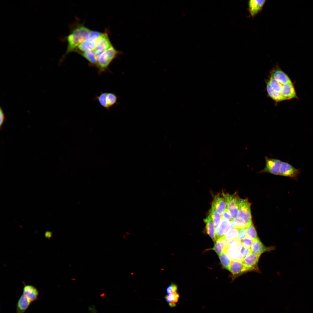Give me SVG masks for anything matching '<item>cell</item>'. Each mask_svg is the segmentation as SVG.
Instances as JSON below:
<instances>
[{
  "instance_id": "1",
  "label": "cell",
  "mask_w": 313,
  "mask_h": 313,
  "mask_svg": "<svg viewBox=\"0 0 313 313\" xmlns=\"http://www.w3.org/2000/svg\"><path fill=\"white\" fill-rule=\"evenodd\" d=\"M90 30L83 25H79L74 28L66 37L67 48L65 54L60 60L61 63L69 53L75 52L78 46L85 40V37Z\"/></svg>"
},
{
  "instance_id": "2",
  "label": "cell",
  "mask_w": 313,
  "mask_h": 313,
  "mask_svg": "<svg viewBox=\"0 0 313 313\" xmlns=\"http://www.w3.org/2000/svg\"><path fill=\"white\" fill-rule=\"evenodd\" d=\"M121 53L112 46L100 55L97 59L95 67L98 73L101 74L108 70L110 64Z\"/></svg>"
},
{
  "instance_id": "3",
  "label": "cell",
  "mask_w": 313,
  "mask_h": 313,
  "mask_svg": "<svg viewBox=\"0 0 313 313\" xmlns=\"http://www.w3.org/2000/svg\"><path fill=\"white\" fill-rule=\"evenodd\" d=\"M251 204L247 199L239 198L238 203V212L236 218L248 226L252 223L250 209Z\"/></svg>"
},
{
  "instance_id": "4",
  "label": "cell",
  "mask_w": 313,
  "mask_h": 313,
  "mask_svg": "<svg viewBox=\"0 0 313 313\" xmlns=\"http://www.w3.org/2000/svg\"><path fill=\"white\" fill-rule=\"evenodd\" d=\"M227 209L233 219L236 218L238 212V203L239 197L236 194H230L222 193Z\"/></svg>"
},
{
  "instance_id": "5",
  "label": "cell",
  "mask_w": 313,
  "mask_h": 313,
  "mask_svg": "<svg viewBox=\"0 0 313 313\" xmlns=\"http://www.w3.org/2000/svg\"><path fill=\"white\" fill-rule=\"evenodd\" d=\"M112 46L107 33H104V34L95 42L93 50L95 54L96 60L102 53Z\"/></svg>"
},
{
  "instance_id": "6",
  "label": "cell",
  "mask_w": 313,
  "mask_h": 313,
  "mask_svg": "<svg viewBox=\"0 0 313 313\" xmlns=\"http://www.w3.org/2000/svg\"><path fill=\"white\" fill-rule=\"evenodd\" d=\"M265 166L260 172H268L275 175H279L280 170L282 161L280 160L267 156L265 157Z\"/></svg>"
},
{
  "instance_id": "7",
  "label": "cell",
  "mask_w": 313,
  "mask_h": 313,
  "mask_svg": "<svg viewBox=\"0 0 313 313\" xmlns=\"http://www.w3.org/2000/svg\"><path fill=\"white\" fill-rule=\"evenodd\" d=\"M300 172V169L295 168L288 163L282 162L280 168L279 175L297 180Z\"/></svg>"
},
{
  "instance_id": "8",
  "label": "cell",
  "mask_w": 313,
  "mask_h": 313,
  "mask_svg": "<svg viewBox=\"0 0 313 313\" xmlns=\"http://www.w3.org/2000/svg\"><path fill=\"white\" fill-rule=\"evenodd\" d=\"M260 256L251 252L244 257L242 261L243 263L249 271L260 272L258 268V263Z\"/></svg>"
},
{
  "instance_id": "9",
  "label": "cell",
  "mask_w": 313,
  "mask_h": 313,
  "mask_svg": "<svg viewBox=\"0 0 313 313\" xmlns=\"http://www.w3.org/2000/svg\"><path fill=\"white\" fill-rule=\"evenodd\" d=\"M232 276V279L235 278L241 275L249 272L241 261L232 260L230 270Z\"/></svg>"
},
{
  "instance_id": "10",
  "label": "cell",
  "mask_w": 313,
  "mask_h": 313,
  "mask_svg": "<svg viewBox=\"0 0 313 313\" xmlns=\"http://www.w3.org/2000/svg\"><path fill=\"white\" fill-rule=\"evenodd\" d=\"M232 228L231 222L222 218L218 226L215 228L216 240L223 237L226 233Z\"/></svg>"
},
{
  "instance_id": "11",
  "label": "cell",
  "mask_w": 313,
  "mask_h": 313,
  "mask_svg": "<svg viewBox=\"0 0 313 313\" xmlns=\"http://www.w3.org/2000/svg\"><path fill=\"white\" fill-rule=\"evenodd\" d=\"M266 0H251L248 2V10L250 16L255 17L262 10Z\"/></svg>"
},
{
  "instance_id": "12",
  "label": "cell",
  "mask_w": 313,
  "mask_h": 313,
  "mask_svg": "<svg viewBox=\"0 0 313 313\" xmlns=\"http://www.w3.org/2000/svg\"><path fill=\"white\" fill-rule=\"evenodd\" d=\"M281 94L283 101L297 98L292 82L283 85L281 91Z\"/></svg>"
},
{
  "instance_id": "13",
  "label": "cell",
  "mask_w": 313,
  "mask_h": 313,
  "mask_svg": "<svg viewBox=\"0 0 313 313\" xmlns=\"http://www.w3.org/2000/svg\"><path fill=\"white\" fill-rule=\"evenodd\" d=\"M252 252L259 256L266 252H270L274 249V247H267L258 239L253 241L250 248Z\"/></svg>"
},
{
  "instance_id": "14",
  "label": "cell",
  "mask_w": 313,
  "mask_h": 313,
  "mask_svg": "<svg viewBox=\"0 0 313 313\" xmlns=\"http://www.w3.org/2000/svg\"><path fill=\"white\" fill-rule=\"evenodd\" d=\"M24 284L23 294L26 296L32 302L38 300L39 299V292L37 289L32 285Z\"/></svg>"
},
{
  "instance_id": "15",
  "label": "cell",
  "mask_w": 313,
  "mask_h": 313,
  "mask_svg": "<svg viewBox=\"0 0 313 313\" xmlns=\"http://www.w3.org/2000/svg\"><path fill=\"white\" fill-rule=\"evenodd\" d=\"M270 76L283 84L291 82L287 75L279 68L274 69L271 72Z\"/></svg>"
},
{
  "instance_id": "16",
  "label": "cell",
  "mask_w": 313,
  "mask_h": 313,
  "mask_svg": "<svg viewBox=\"0 0 313 313\" xmlns=\"http://www.w3.org/2000/svg\"><path fill=\"white\" fill-rule=\"evenodd\" d=\"M32 303L26 296L22 294L16 303V313H24Z\"/></svg>"
},
{
  "instance_id": "17",
  "label": "cell",
  "mask_w": 313,
  "mask_h": 313,
  "mask_svg": "<svg viewBox=\"0 0 313 313\" xmlns=\"http://www.w3.org/2000/svg\"><path fill=\"white\" fill-rule=\"evenodd\" d=\"M212 206L221 214L226 209L227 207L224 198L220 197L219 194L214 197Z\"/></svg>"
},
{
  "instance_id": "18",
  "label": "cell",
  "mask_w": 313,
  "mask_h": 313,
  "mask_svg": "<svg viewBox=\"0 0 313 313\" xmlns=\"http://www.w3.org/2000/svg\"><path fill=\"white\" fill-rule=\"evenodd\" d=\"M204 222L206 225L205 228L207 234L215 242L216 240L215 228L210 214L204 219Z\"/></svg>"
},
{
  "instance_id": "19",
  "label": "cell",
  "mask_w": 313,
  "mask_h": 313,
  "mask_svg": "<svg viewBox=\"0 0 313 313\" xmlns=\"http://www.w3.org/2000/svg\"><path fill=\"white\" fill-rule=\"evenodd\" d=\"M226 248L227 242L224 236L216 240L212 249L219 256L223 252H226Z\"/></svg>"
},
{
  "instance_id": "20",
  "label": "cell",
  "mask_w": 313,
  "mask_h": 313,
  "mask_svg": "<svg viewBox=\"0 0 313 313\" xmlns=\"http://www.w3.org/2000/svg\"><path fill=\"white\" fill-rule=\"evenodd\" d=\"M78 53L83 56L89 63V65L95 68L97 60L95 54L93 50L84 52H79Z\"/></svg>"
},
{
  "instance_id": "21",
  "label": "cell",
  "mask_w": 313,
  "mask_h": 313,
  "mask_svg": "<svg viewBox=\"0 0 313 313\" xmlns=\"http://www.w3.org/2000/svg\"><path fill=\"white\" fill-rule=\"evenodd\" d=\"M95 42L90 40H84L78 47L75 52H79L93 50L95 46Z\"/></svg>"
},
{
  "instance_id": "22",
  "label": "cell",
  "mask_w": 313,
  "mask_h": 313,
  "mask_svg": "<svg viewBox=\"0 0 313 313\" xmlns=\"http://www.w3.org/2000/svg\"><path fill=\"white\" fill-rule=\"evenodd\" d=\"M226 251L240 252L243 247V245L240 240L238 239L226 241Z\"/></svg>"
},
{
  "instance_id": "23",
  "label": "cell",
  "mask_w": 313,
  "mask_h": 313,
  "mask_svg": "<svg viewBox=\"0 0 313 313\" xmlns=\"http://www.w3.org/2000/svg\"><path fill=\"white\" fill-rule=\"evenodd\" d=\"M179 297V294L176 292L166 295L165 299L169 306L172 307L176 306V303L178 301Z\"/></svg>"
},
{
  "instance_id": "24",
  "label": "cell",
  "mask_w": 313,
  "mask_h": 313,
  "mask_svg": "<svg viewBox=\"0 0 313 313\" xmlns=\"http://www.w3.org/2000/svg\"><path fill=\"white\" fill-rule=\"evenodd\" d=\"M222 266L225 269L229 271L231 260L226 252H224L219 256Z\"/></svg>"
},
{
  "instance_id": "25",
  "label": "cell",
  "mask_w": 313,
  "mask_h": 313,
  "mask_svg": "<svg viewBox=\"0 0 313 313\" xmlns=\"http://www.w3.org/2000/svg\"><path fill=\"white\" fill-rule=\"evenodd\" d=\"M210 215L214 223L215 228L218 226L222 219L221 214L212 206Z\"/></svg>"
},
{
  "instance_id": "26",
  "label": "cell",
  "mask_w": 313,
  "mask_h": 313,
  "mask_svg": "<svg viewBox=\"0 0 313 313\" xmlns=\"http://www.w3.org/2000/svg\"><path fill=\"white\" fill-rule=\"evenodd\" d=\"M104 33L97 31L90 30L86 35L85 40H90L96 42L98 39L102 37Z\"/></svg>"
},
{
  "instance_id": "27",
  "label": "cell",
  "mask_w": 313,
  "mask_h": 313,
  "mask_svg": "<svg viewBox=\"0 0 313 313\" xmlns=\"http://www.w3.org/2000/svg\"><path fill=\"white\" fill-rule=\"evenodd\" d=\"M118 100V97L114 93L107 92L106 101L108 109L115 104Z\"/></svg>"
},
{
  "instance_id": "28",
  "label": "cell",
  "mask_w": 313,
  "mask_h": 313,
  "mask_svg": "<svg viewBox=\"0 0 313 313\" xmlns=\"http://www.w3.org/2000/svg\"><path fill=\"white\" fill-rule=\"evenodd\" d=\"M247 237L253 241L259 239L256 230L252 223L247 228Z\"/></svg>"
},
{
  "instance_id": "29",
  "label": "cell",
  "mask_w": 313,
  "mask_h": 313,
  "mask_svg": "<svg viewBox=\"0 0 313 313\" xmlns=\"http://www.w3.org/2000/svg\"><path fill=\"white\" fill-rule=\"evenodd\" d=\"M238 229L232 228L225 234L224 237L226 241L238 239Z\"/></svg>"
},
{
  "instance_id": "30",
  "label": "cell",
  "mask_w": 313,
  "mask_h": 313,
  "mask_svg": "<svg viewBox=\"0 0 313 313\" xmlns=\"http://www.w3.org/2000/svg\"><path fill=\"white\" fill-rule=\"evenodd\" d=\"M231 260H236L242 261L244 257L240 252L226 251Z\"/></svg>"
},
{
  "instance_id": "31",
  "label": "cell",
  "mask_w": 313,
  "mask_h": 313,
  "mask_svg": "<svg viewBox=\"0 0 313 313\" xmlns=\"http://www.w3.org/2000/svg\"><path fill=\"white\" fill-rule=\"evenodd\" d=\"M106 94L107 92H102L96 96V99L102 107L108 109L106 101Z\"/></svg>"
},
{
  "instance_id": "32",
  "label": "cell",
  "mask_w": 313,
  "mask_h": 313,
  "mask_svg": "<svg viewBox=\"0 0 313 313\" xmlns=\"http://www.w3.org/2000/svg\"><path fill=\"white\" fill-rule=\"evenodd\" d=\"M231 223L232 228L239 229L246 228L248 227L246 224L239 220L236 218L234 219Z\"/></svg>"
},
{
  "instance_id": "33",
  "label": "cell",
  "mask_w": 313,
  "mask_h": 313,
  "mask_svg": "<svg viewBox=\"0 0 313 313\" xmlns=\"http://www.w3.org/2000/svg\"><path fill=\"white\" fill-rule=\"evenodd\" d=\"M238 230V239L241 241L247 237V228L239 229Z\"/></svg>"
},
{
  "instance_id": "34",
  "label": "cell",
  "mask_w": 313,
  "mask_h": 313,
  "mask_svg": "<svg viewBox=\"0 0 313 313\" xmlns=\"http://www.w3.org/2000/svg\"><path fill=\"white\" fill-rule=\"evenodd\" d=\"M241 241L243 246L248 248L251 247L253 242V240L248 237L241 240Z\"/></svg>"
},
{
  "instance_id": "35",
  "label": "cell",
  "mask_w": 313,
  "mask_h": 313,
  "mask_svg": "<svg viewBox=\"0 0 313 313\" xmlns=\"http://www.w3.org/2000/svg\"><path fill=\"white\" fill-rule=\"evenodd\" d=\"M178 290L177 285L174 283H171L166 289V292L167 294L177 292Z\"/></svg>"
},
{
  "instance_id": "36",
  "label": "cell",
  "mask_w": 313,
  "mask_h": 313,
  "mask_svg": "<svg viewBox=\"0 0 313 313\" xmlns=\"http://www.w3.org/2000/svg\"><path fill=\"white\" fill-rule=\"evenodd\" d=\"M221 215L222 218L227 220L231 222L234 219L227 209H226L225 210Z\"/></svg>"
},
{
  "instance_id": "37",
  "label": "cell",
  "mask_w": 313,
  "mask_h": 313,
  "mask_svg": "<svg viewBox=\"0 0 313 313\" xmlns=\"http://www.w3.org/2000/svg\"><path fill=\"white\" fill-rule=\"evenodd\" d=\"M0 129L1 130H2V127L3 123L7 119L6 117L5 114L4 113L3 110L1 107L0 108Z\"/></svg>"
},
{
  "instance_id": "38",
  "label": "cell",
  "mask_w": 313,
  "mask_h": 313,
  "mask_svg": "<svg viewBox=\"0 0 313 313\" xmlns=\"http://www.w3.org/2000/svg\"><path fill=\"white\" fill-rule=\"evenodd\" d=\"M241 252L244 257L250 254L252 252L250 248H248L243 246L241 251Z\"/></svg>"
},
{
  "instance_id": "39",
  "label": "cell",
  "mask_w": 313,
  "mask_h": 313,
  "mask_svg": "<svg viewBox=\"0 0 313 313\" xmlns=\"http://www.w3.org/2000/svg\"><path fill=\"white\" fill-rule=\"evenodd\" d=\"M52 233L49 231H46L45 233V236L46 238L50 239L52 236Z\"/></svg>"
}]
</instances>
